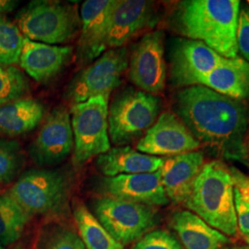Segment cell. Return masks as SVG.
Wrapping results in <instances>:
<instances>
[{
    "instance_id": "obj_1",
    "label": "cell",
    "mask_w": 249,
    "mask_h": 249,
    "mask_svg": "<svg viewBox=\"0 0 249 249\" xmlns=\"http://www.w3.org/2000/svg\"><path fill=\"white\" fill-rule=\"evenodd\" d=\"M175 108L199 144L212 148L226 160L249 162L245 137L249 114L242 101L204 86H193L178 91Z\"/></svg>"
},
{
    "instance_id": "obj_2",
    "label": "cell",
    "mask_w": 249,
    "mask_h": 249,
    "mask_svg": "<svg viewBox=\"0 0 249 249\" xmlns=\"http://www.w3.org/2000/svg\"><path fill=\"white\" fill-rule=\"evenodd\" d=\"M239 11V0H185L175 9L172 26L184 38L204 43L224 58H234Z\"/></svg>"
},
{
    "instance_id": "obj_3",
    "label": "cell",
    "mask_w": 249,
    "mask_h": 249,
    "mask_svg": "<svg viewBox=\"0 0 249 249\" xmlns=\"http://www.w3.org/2000/svg\"><path fill=\"white\" fill-rule=\"evenodd\" d=\"M185 205L223 234L237 233L233 180L231 171L221 160L204 163Z\"/></svg>"
},
{
    "instance_id": "obj_4",
    "label": "cell",
    "mask_w": 249,
    "mask_h": 249,
    "mask_svg": "<svg viewBox=\"0 0 249 249\" xmlns=\"http://www.w3.org/2000/svg\"><path fill=\"white\" fill-rule=\"evenodd\" d=\"M71 189L70 176L61 170L27 171L9 194L33 216H57L68 210Z\"/></svg>"
},
{
    "instance_id": "obj_5",
    "label": "cell",
    "mask_w": 249,
    "mask_h": 249,
    "mask_svg": "<svg viewBox=\"0 0 249 249\" xmlns=\"http://www.w3.org/2000/svg\"><path fill=\"white\" fill-rule=\"evenodd\" d=\"M23 36L46 45L67 44L80 32L81 20L75 5L60 1H33L18 16Z\"/></svg>"
},
{
    "instance_id": "obj_6",
    "label": "cell",
    "mask_w": 249,
    "mask_h": 249,
    "mask_svg": "<svg viewBox=\"0 0 249 249\" xmlns=\"http://www.w3.org/2000/svg\"><path fill=\"white\" fill-rule=\"evenodd\" d=\"M160 100L141 89L119 91L108 107V133L116 147H123L142 137L156 122Z\"/></svg>"
},
{
    "instance_id": "obj_7",
    "label": "cell",
    "mask_w": 249,
    "mask_h": 249,
    "mask_svg": "<svg viewBox=\"0 0 249 249\" xmlns=\"http://www.w3.org/2000/svg\"><path fill=\"white\" fill-rule=\"evenodd\" d=\"M108 100L103 96L73 105L71 109L74 151L72 162L80 167L111 149L108 133Z\"/></svg>"
},
{
    "instance_id": "obj_8",
    "label": "cell",
    "mask_w": 249,
    "mask_h": 249,
    "mask_svg": "<svg viewBox=\"0 0 249 249\" xmlns=\"http://www.w3.org/2000/svg\"><path fill=\"white\" fill-rule=\"evenodd\" d=\"M94 216L121 245L139 241L157 224L153 207L102 196L93 204Z\"/></svg>"
},
{
    "instance_id": "obj_9",
    "label": "cell",
    "mask_w": 249,
    "mask_h": 249,
    "mask_svg": "<svg viewBox=\"0 0 249 249\" xmlns=\"http://www.w3.org/2000/svg\"><path fill=\"white\" fill-rule=\"evenodd\" d=\"M127 67L125 47L107 50L72 80L67 91L69 101L73 106L97 96L109 100L111 92L119 86Z\"/></svg>"
},
{
    "instance_id": "obj_10",
    "label": "cell",
    "mask_w": 249,
    "mask_h": 249,
    "mask_svg": "<svg viewBox=\"0 0 249 249\" xmlns=\"http://www.w3.org/2000/svg\"><path fill=\"white\" fill-rule=\"evenodd\" d=\"M224 60L204 43L187 38H177L169 50L170 80L173 86L188 88L198 86L200 80Z\"/></svg>"
},
{
    "instance_id": "obj_11",
    "label": "cell",
    "mask_w": 249,
    "mask_h": 249,
    "mask_svg": "<svg viewBox=\"0 0 249 249\" xmlns=\"http://www.w3.org/2000/svg\"><path fill=\"white\" fill-rule=\"evenodd\" d=\"M166 75L164 35L160 31L148 33L134 46L128 78L141 90L156 95L164 89Z\"/></svg>"
},
{
    "instance_id": "obj_12",
    "label": "cell",
    "mask_w": 249,
    "mask_h": 249,
    "mask_svg": "<svg viewBox=\"0 0 249 249\" xmlns=\"http://www.w3.org/2000/svg\"><path fill=\"white\" fill-rule=\"evenodd\" d=\"M74 151L71 113L57 107L46 116L31 147V155L40 166L54 165L65 160Z\"/></svg>"
},
{
    "instance_id": "obj_13",
    "label": "cell",
    "mask_w": 249,
    "mask_h": 249,
    "mask_svg": "<svg viewBox=\"0 0 249 249\" xmlns=\"http://www.w3.org/2000/svg\"><path fill=\"white\" fill-rule=\"evenodd\" d=\"M200 144L177 115L163 112L144 134L137 149L151 156H176L195 151Z\"/></svg>"
},
{
    "instance_id": "obj_14",
    "label": "cell",
    "mask_w": 249,
    "mask_h": 249,
    "mask_svg": "<svg viewBox=\"0 0 249 249\" xmlns=\"http://www.w3.org/2000/svg\"><path fill=\"white\" fill-rule=\"evenodd\" d=\"M116 0H87L80 9V37L77 58L89 64L107 51L110 17Z\"/></svg>"
},
{
    "instance_id": "obj_15",
    "label": "cell",
    "mask_w": 249,
    "mask_h": 249,
    "mask_svg": "<svg viewBox=\"0 0 249 249\" xmlns=\"http://www.w3.org/2000/svg\"><path fill=\"white\" fill-rule=\"evenodd\" d=\"M100 188L105 196L150 207L165 206L170 201L161 183L160 170L149 174L104 178Z\"/></svg>"
},
{
    "instance_id": "obj_16",
    "label": "cell",
    "mask_w": 249,
    "mask_h": 249,
    "mask_svg": "<svg viewBox=\"0 0 249 249\" xmlns=\"http://www.w3.org/2000/svg\"><path fill=\"white\" fill-rule=\"evenodd\" d=\"M156 21V11L151 1L116 0L110 17L107 47H124L137 34L153 26Z\"/></svg>"
},
{
    "instance_id": "obj_17",
    "label": "cell",
    "mask_w": 249,
    "mask_h": 249,
    "mask_svg": "<svg viewBox=\"0 0 249 249\" xmlns=\"http://www.w3.org/2000/svg\"><path fill=\"white\" fill-rule=\"evenodd\" d=\"M203 165L202 151H191L163 159L160 178L168 199L175 204H185Z\"/></svg>"
},
{
    "instance_id": "obj_18",
    "label": "cell",
    "mask_w": 249,
    "mask_h": 249,
    "mask_svg": "<svg viewBox=\"0 0 249 249\" xmlns=\"http://www.w3.org/2000/svg\"><path fill=\"white\" fill-rule=\"evenodd\" d=\"M73 54L71 46L50 45L25 38L18 64L38 82H45L61 71Z\"/></svg>"
},
{
    "instance_id": "obj_19",
    "label": "cell",
    "mask_w": 249,
    "mask_h": 249,
    "mask_svg": "<svg viewBox=\"0 0 249 249\" xmlns=\"http://www.w3.org/2000/svg\"><path fill=\"white\" fill-rule=\"evenodd\" d=\"M198 86H204L234 100L249 99V63L240 56L224 58L200 80Z\"/></svg>"
},
{
    "instance_id": "obj_20",
    "label": "cell",
    "mask_w": 249,
    "mask_h": 249,
    "mask_svg": "<svg viewBox=\"0 0 249 249\" xmlns=\"http://www.w3.org/2000/svg\"><path fill=\"white\" fill-rule=\"evenodd\" d=\"M171 226L177 231L184 249H221L229 243L223 232L188 211L173 214Z\"/></svg>"
},
{
    "instance_id": "obj_21",
    "label": "cell",
    "mask_w": 249,
    "mask_h": 249,
    "mask_svg": "<svg viewBox=\"0 0 249 249\" xmlns=\"http://www.w3.org/2000/svg\"><path fill=\"white\" fill-rule=\"evenodd\" d=\"M162 164V158L135 151L129 146L111 148L97 159L98 169L107 178L154 173Z\"/></svg>"
},
{
    "instance_id": "obj_22",
    "label": "cell",
    "mask_w": 249,
    "mask_h": 249,
    "mask_svg": "<svg viewBox=\"0 0 249 249\" xmlns=\"http://www.w3.org/2000/svg\"><path fill=\"white\" fill-rule=\"evenodd\" d=\"M45 116V108L36 99L22 97L0 107V134L10 137L34 130Z\"/></svg>"
},
{
    "instance_id": "obj_23",
    "label": "cell",
    "mask_w": 249,
    "mask_h": 249,
    "mask_svg": "<svg viewBox=\"0 0 249 249\" xmlns=\"http://www.w3.org/2000/svg\"><path fill=\"white\" fill-rule=\"evenodd\" d=\"M73 215L86 249H124V246L117 242L79 200L74 201Z\"/></svg>"
},
{
    "instance_id": "obj_24",
    "label": "cell",
    "mask_w": 249,
    "mask_h": 249,
    "mask_svg": "<svg viewBox=\"0 0 249 249\" xmlns=\"http://www.w3.org/2000/svg\"><path fill=\"white\" fill-rule=\"evenodd\" d=\"M32 216L8 193L0 195V244L10 246L21 237Z\"/></svg>"
},
{
    "instance_id": "obj_25",
    "label": "cell",
    "mask_w": 249,
    "mask_h": 249,
    "mask_svg": "<svg viewBox=\"0 0 249 249\" xmlns=\"http://www.w3.org/2000/svg\"><path fill=\"white\" fill-rule=\"evenodd\" d=\"M36 249H86L80 235L71 228L53 224L46 225L40 231Z\"/></svg>"
},
{
    "instance_id": "obj_26",
    "label": "cell",
    "mask_w": 249,
    "mask_h": 249,
    "mask_svg": "<svg viewBox=\"0 0 249 249\" xmlns=\"http://www.w3.org/2000/svg\"><path fill=\"white\" fill-rule=\"evenodd\" d=\"M24 40L18 27L0 15V65L18 64Z\"/></svg>"
},
{
    "instance_id": "obj_27",
    "label": "cell",
    "mask_w": 249,
    "mask_h": 249,
    "mask_svg": "<svg viewBox=\"0 0 249 249\" xmlns=\"http://www.w3.org/2000/svg\"><path fill=\"white\" fill-rule=\"evenodd\" d=\"M29 90L24 74L14 66L0 65V107L22 98Z\"/></svg>"
},
{
    "instance_id": "obj_28",
    "label": "cell",
    "mask_w": 249,
    "mask_h": 249,
    "mask_svg": "<svg viewBox=\"0 0 249 249\" xmlns=\"http://www.w3.org/2000/svg\"><path fill=\"white\" fill-rule=\"evenodd\" d=\"M20 164L18 143L0 141V184H7L15 178Z\"/></svg>"
},
{
    "instance_id": "obj_29",
    "label": "cell",
    "mask_w": 249,
    "mask_h": 249,
    "mask_svg": "<svg viewBox=\"0 0 249 249\" xmlns=\"http://www.w3.org/2000/svg\"><path fill=\"white\" fill-rule=\"evenodd\" d=\"M132 249H184L181 243L170 231H149L138 241Z\"/></svg>"
},
{
    "instance_id": "obj_30",
    "label": "cell",
    "mask_w": 249,
    "mask_h": 249,
    "mask_svg": "<svg viewBox=\"0 0 249 249\" xmlns=\"http://www.w3.org/2000/svg\"><path fill=\"white\" fill-rule=\"evenodd\" d=\"M236 44L238 52L243 58L249 63V9L244 8L239 11L237 29H236Z\"/></svg>"
},
{
    "instance_id": "obj_31",
    "label": "cell",
    "mask_w": 249,
    "mask_h": 249,
    "mask_svg": "<svg viewBox=\"0 0 249 249\" xmlns=\"http://www.w3.org/2000/svg\"><path fill=\"white\" fill-rule=\"evenodd\" d=\"M234 205L237 219V226L243 234L249 235V201L241 196L234 188Z\"/></svg>"
},
{
    "instance_id": "obj_32",
    "label": "cell",
    "mask_w": 249,
    "mask_h": 249,
    "mask_svg": "<svg viewBox=\"0 0 249 249\" xmlns=\"http://www.w3.org/2000/svg\"><path fill=\"white\" fill-rule=\"evenodd\" d=\"M231 178L233 180L234 188L238 190L241 196L245 199L249 201V178L243 173H241L239 170L235 168H231Z\"/></svg>"
},
{
    "instance_id": "obj_33",
    "label": "cell",
    "mask_w": 249,
    "mask_h": 249,
    "mask_svg": "<svg viewBox=\"0 0 249 249\" xmlns=\"http://www.w3.org/2000/svg\"><path fill=\"white\" fill-rule=\"evenodd\" d=\"M18 6L17 1L12 0H0V15H3L4 13H9L12 10L16 9Z\"/></svg>"
},
{
    "instance_id": "obj_34",
    "label": "cell",
    "mask_w": 249,
    "mask_h": 249,
    "mask_svg": "<svg viewBox=\"0 0 249 249\" xmlns=\"http://www.w3.org/2000/svg\"><path fill=\"white\" fill-rule=\"evenodd\" d=\"M229 249H249V247H233Z\"/></svg>"
},
{
    "instance_id": "obj_35",
    "label": "cell",
    "mask_w": 249,
    "mask_h": 249,
    "mask_svg": "<svg viewBox=\"0 0 249 249\" xmlns=\"http://www.w3.org/2000/svg\"><path fill=\"white\" fill-rule=\"evenodd\" d=\"M246 240H247V242H248V244L249 245V235H248V236H246Z\"/></svg>"
},
{
    "instance_id": "obj_36",
    "label": "cell",
    "mask_w": 249,
    "mask_h": 249,
    "mask_svg": "<svg viewBox=\"0 0 249 249\" xmlns=\"http://www.w3.org/2000/svg\"><path fill=\"white\" fill-rule=\"evenodd\" d=\"M14 249H23V248H21V247H18V248H15Z\"/></svg>"
},
{
    "instance_id": "obj_37",
    "label": "cell",
    "mask_w": 249,
    "mask_h": 249,
    "mask_svg": "<svg viewBox=\"0 0 249 249\" xmlns=\"http://www.w3.org/2000/svg\"><path fill=\"white\" fill-rule=\"evenodd\" d=\"M0 249H4V247H3L1 244H0Z\"/></svg>"
},
{
    "instance_id": "obj_38",
    "label": "cell",
    "mask_w": 249,
    "mask_h": 249,
    "mask_svg": "<svg viewBox=\"0 0 249 249\" xmlns=\"http://www.w3.org/2000/svg\"><path fill=\"white\" fill-rule=\"evenodd\" d=\"M248 151H249V146H248Z\"/></svg>"
},
{
    "instance_id": "obj_39",
    "label": "cell",
    "mask_w": 249,
    "mask_h": 249,
    "mask_svg": "<svg viewBox=\"0 0 249 249\" xmlns=\"http://www.w3.org/2000/svg\"></svg>"
}]
</instances>
